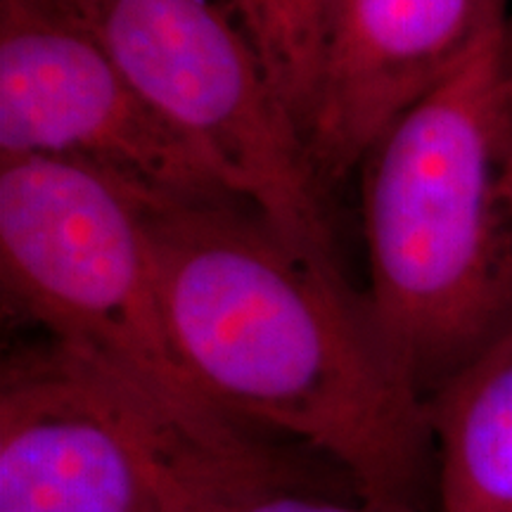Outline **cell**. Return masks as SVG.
Returning a JSON list of instances; mask_svg holds the SVG:
<instances>
[{
    "instance_id": "8fae6325",
    "label": "cell",
    "mask_w": 512,
    "mask_h": 512,
    "mask_svg": "<svg viewBox=\"0 0 512 512\" xmlns=\"http://www.w3.org/2000/svg\"><path fill=\"white\" fill-rule=\"evenodd\" d=\"M505 67H508V91L512 105V17L508 22V31H505Z\"/></svg>"
},
{
    "instance_id": "7a4b0ae2",
    "label": "cell",
    "mask_w": 512,
    "mask_h": 512,
    "mask_svg": "<svg viewBox=\"0 0 512 512\" xmlns=\"http://www.w3.org/2000/svg\"><path fill=\"white\" fill-rule=\"evenodd\" d=\"M505 27L361 159L366 304L430 399L512 328V105Z\"/></svg>"
},
{
    "instance_id": "52a82bcc",
    "label": "cell",
    "mask_w": 512,
    "mask_h": 512,
    "mask_svg": "<svg viewBox=\"0 0 512 512\" xmlns=\"http://www.w3.org/2000/svg\"><path fill=\"white\" fill-rule=\"evenodd\" d=\"M510 22L508 0H342L309 155L325 190L377 138Z\"/></svg>"
},
{
    "instance_id": "ba28073f",
    "label": "cell",
    "mask_w": 512,
    "mask_h": 512,
    "mask_svg": "<svg viewBox=\"0 0 512 512\" xmlns=\"http://www.w3.org/2000/svg\"><path fill=\"white\" fill-rule=\"evenodd\" d=\"M434 512H512V328L427 399Z\"/></svg>"
},
{
    "instance_id": "8992f818",
    "label": "cell",
    "mask_w": 512,
    "mask_h": 512,
    "mask_svg": "<svg viewBox=\"0 0 512 512\" xmlns=\"http://www.w3.org/2000/svg\"><path fill=\"white\" fill-rule=\"evenodd\" d=\"M0 157L86 166L140 202L238 200L72 0H0Z\"/></svg>"
},
{
    "instance_id": "9c48e42d",
    "label": "cell",
    "mask_w": 512,
    "mask_h": 512,
    "mask_svg": "<svg viewBox=\"0 0 512 512\" xmlns=\"http://www.w3.org/2000/svg\"><path fill=\"white\" fill-rule=\"evenodd\" d=\"M256 60L306 147L316 126L342 0H228Z\"/></svg>"
},
{
    "instance_id": "5b68a950",
    "label": "cell",
    "mask_w": 512,
    "mask_h": 512,
    "mask_svg": "<svg viewBox=\"0 0 512 512\" xmlns=\"http://www.w3.org/2000/svg\"><path fill=\"white\" fill-rule=\"evenodd\" d=\"M147 105L228 190L342 266L309 147L275 98L228 0H72Z\"/></svg>"
},
{
    "instance_id": "277c9868",
    "label": "cell",
    "mask_w": 512,
    "mask_h": 512,
    "mask_svg": "<svg viewBox=\"0 0 512 512\" xmlns=\"http://www.w3.org/2000/svg\"><path fill=\"white\" fill-rule=\"evenodd\" d=\"M283 479L53 339L3 358L0 512H216Z\"/></svg>"
},
{
    "instance_id": "6da1fadb",
    "label": "cell",
    "mask_w": 512,
    "mask_h": 512,
    "mask_svg": "<svg viewBox=\"0 0 512 512\" xmlns=\"http://www.w3.org/2000/svg\"><path fill=\"white\" fill-rule=\"evenodd\" d=\"M171 335L219 411L323 453L382 503L427 505V401L366 294L242 200L143 202Z\"/></svg>"
},
{
    "instance_id": "30bf717a",
    "label": "cell",
    "mask_w": 512,
    "mask_h": 512,
    "mask_svg": "<svg viewBox=\"0 0 512 512\" xmlns=\"http://www.w3.org/2000/svg\"><path fill=\"white\" fill-rule=\"evenodd\" d=\"M216 512H434V505L382 503L354 494L351 501L302 491L292 479L271 482L247 491Z\"/></svg>"
},
{
    "instance_id": "3957f363",
    "label": "cell",
    "mask_w": 512,
    "mask_h": 512,
    "mask_svg": "<svg viewBox=\"0 0 512 512\" xmlns=\"http://www.w3.org/2000/svg\"><path fill=\"white\" fill-rule=\"evenodd\" d=\"M0 285L15 316L230 446L259 444L190 375L166 318L143 202L86 166L0 157Z\"/></svg>"
}]
</instances>
